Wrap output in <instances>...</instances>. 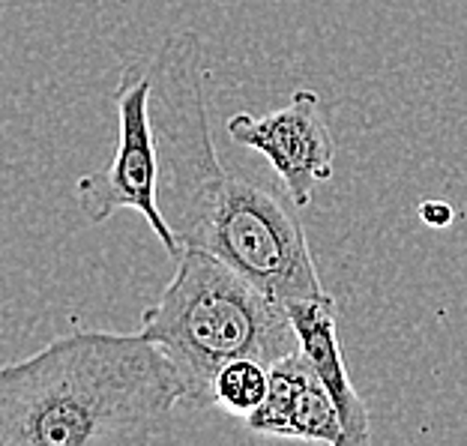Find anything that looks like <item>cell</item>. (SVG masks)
Masks as SVG:
<instances>
[{
  "instance_id": "1",
  "label": "cell",
  "mask_w": 467,
  "mask_h": 446,
  "mask_svg": "<svg viewBox=\"0 0 467 446\" xmlns=\"http://www.w3.org/2000/svg\"><path fill=\"white\" fill-rule=\"evenodd\" d=\"M162 213L180 246L204 249L279 303L327 294L296 204L270 180L228 168L213 144L204 42L177 30L153 55Z\"/></svg>"
},
{
  "instance_id": "2",
  "label": "cell",
  "mask_w": 467,
  "mask_h": 446,
  "mask_svg": "<svg viewBox=\"0 0 467 446\" xmlns=\"http://www.w3.org/2000/svg\"><path fill=\"white\" fill-rule=\"evenodd\" d=\"M180 399L171 359L141 330H76L0 368V446L150 443Z\"/></svg>"
},
{
  "instance_id": "3",
  "label": "cell",
  "mask_w": 467,
  "mask_h": 446,
  "mask_svg": "<svg viewBox=\"0 0 467 446\" xmlns=\"http://www.w3.org/2000/svg\"><path fill=\"white\" fill-rule=\"evenodd\" d=\"M141 333L162 347L183 387L180 408H216L213 384L231 359H275L300 350L288 306L273 300L204 249L177 254L174 279L141 315Z\"/></svg>"
},
{
  "instance_id": "4",
  "label": "cell",
  "mask_w": 467,
  "mask_h": 446,
  "mask_svg": "<svg viewBox=\"0 0 467 446\" xmlns=\"http://www.w3.org/2000/svg\"><path fill=\"white\" fill-rule=\"evenodd\" d=\"M153 57L132 60L120 69L114 90L117 109V147L111 162L78 177L76 204L84 219L102 225L120 210H135L147 219L168 254L183 252L171 225L159 204L162 183V159H159L156 130H153Z\"/></svg>"
},
{
  "instance_id": "5",
  "label": "cell",
  "mask_w": 467,
  "mask_h": 446,
  "mask_svg": "<svg viewBox=\"0 0 467 446\" xmlns=\"http://www.w3.org/2000/svg\"><path fill=\"white\" fill-rule=\"evenodd\" d=\"M225 130L234 144L252 147L267 159L296 207H309L315 189L336 174V141L321 97L309 88L294 90L288 105L264 117L237 111L228 117Z\"/></svg>"
},
{
  "instance_id": "6",
  "label": "cell",
  "mask_w": 467,
  "mask_h": 446,
  "mask_svg": "<svg viewBox=\"0 0 467 446\" xmlns=\"http://www.w3.org/2000/svg\"><path fill=\"white\" fill-rule=\"evenodd\" d=\"M243 422L258 434L345 446V429L336 401L303 350H294L270 366L267 399Z\"/></svg>"
},
{
  "instance_id": "7",
  "label": "cell",
  "mask_w": 467,
  "mask_h": 446,
  "mask_svg": "<svg viewBox=\"0 0 467 446\" xmlns=\"http://www.w3.org/2000/svg\"><path fill=\"white\" fill-rule=\"evenodd\" d=\"M288 306L291 324L300 338V350L312 363L315 375L336 401L338 417L345 429V446H363L371 441V422L366 401L350 384L342 345H338V324H336V300L330 294L309 296V300H291Z\"/></svg>"
},
{
  "instance_id": "8",
  "label": "cell",
  "mask_w": 467,
  "mask_h": 446,
  "mask_svg": "<svg viewBox=\"0 0 467 446\" xmlns=\"http://www.w3.org/2000/svg\"><path fill=\"white\" fill-rule=\"evenodd\" d=\"M267 389H270V366L243 357V359H231L228 366L219 368L213 384V401L216 408L246 420L267 399Z\"/></svg>"
},
{
  "instance_id": "9",
  "label": "cell",
  "mask_w": 467,
  "mask_h": 446,
  "mask_svg": "<svg viewBox=\"0 0 467 446\" xmlns=\"http://www.w3.org/2000/svg\"><path fill=\"white\" fill-rule=\"evenodd\" d=\"M420 219L426 222L429 228H447L455 219V213L447 201H426V204H420Z\"/></svg>"
}]
</instances>
